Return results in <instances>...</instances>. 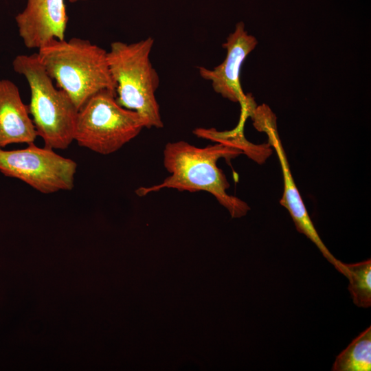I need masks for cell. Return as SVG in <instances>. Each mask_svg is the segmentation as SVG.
<instances>
[{
  "mask_svg": "<svg viewBox=\"0 0 371 371\" xmlns=\"http://www.w3.org/2000/svg\"><path fill=\"white\" fill-rule=\"evenodd\" d=\"M241 153L240 149L223 142L205 148L184 141L168 142L164 150V166L170 175L158 185L139 188L136 193L143 196L164 188L205 191L212 194L232 218H240L250 208L243 201L227 193L229 183L217 161L221 158H235Z\"/></svg>",
  "mask_w": 371,
  "mask_h": 371,
  "instance_id": "1",
  "label": "cell"
},
{
  "mask_svg": "<svg viewBox=\"0 0 371 371\" xmlns=\"http://www.w3.org/2000/svg\"><path fill=\"white\" fill-rule=\"evenodd\" d=\"M36 54L49 76L78 110L96 93L105 89L115 91L107 52L89 40H53L38 49Z\"/></svg>",
  "mask_w": 371,
  "mask_h": 371,
  "instance_id": "2",
  "label": "cell"
},
{
  "mask_svg": "<svg viewBox=\"0 0 371 371\" xmlns=\"http://www.w3.org/2000/svg\"><path fill=\"white\" fill-rule=\"evenodd\" d=\"M153 44L151 36L132 43L114 41L107 52V60L117 102L136 112L144 128H160L164 124L155 98L159 77L150 60Z\"/></svg>",
  "mask_w": 371,
  "mask_h": 371,
  "instance_id": "3",
  "label": "cell"
},
{
  "mask_svg": "<svg viewBox=\"0 0 371 371\" xmlns=\"http://www.w3.org/2000/svg\"><path fill=\"white\" fill-rule=\"evenodd\" d=\"M12 65L29 85V113L45 146L54 150L68 148L74 141L78 111L70 97L54 86L36 54L18 55Z\"/></svg>",
  "mask_w": 371,
  "mask_h": 371,
  "instance_id": "4",
  "label": "cell"
},
{
  "mask_svg": "<svg viewBox=\"0 0 371 371\" xmlns=\"http://www.w3.org/2000/svg\"><path fill=\"white\" fill-rule=\"evenodd\" d=\"M115 91L105 89L92 95L78 111L74 140L101 155L116 152L144 128L140 116L121 106Z\"/></svg>",
  "mask_w": 371,
  "mask_h": 371,
  "instance_id": "5",
  "label": "cell"
},
{
  "mask_svg": "<svg viewBox=\"0 0 371 371\" xmlns=\"http://www.w3.org/2000/svg\"><path fill=\"white\" fill-rule=\"evenodd\" d=\"M23 149L0 148V172L18 179L43 194L71 190L74 186L77 164L34 143Z\"/></svg>",
  "mask_w": 371,
  "mask_h": 371,
  "instance_id": "6",
  "label": "cell"
},
{
  "mask_svg": "<svg viewBox=\"0 0 371 371\" xmlns=\"http://www.w3.org/2000/svg\"><path fill=\"white\" fill-rule=\"evenodd\" d=\"M251 117L254 120V126L258 131H263L267 134L269 144L275 148L280 161L284 179V192L280 200V204L288 210L297 232L303 234L311 240L323 256L339 272L344 275L346 272L344 263L335 258L323 243L295 184L286 155L276 130L274 115L267 106H260L255 109Z\"/></svg>",
  "mask_w": 371,
  "mask_h": 371,
  "instance_id": "7",
  "label": "cell"
},
{
  "mask_svg": "<svg viewBox=\"0 0 371 371\" xmlns=\"http://www.w3.org/2000/svg\"><path fill=\"white\" fill-rule=\"evenodd\" d=\"M258 43L256 38L247 33L245 25L240 22L234 31L227 38L223 47L227 50L224 61L213 68L199 67L201 78L211 82L214 91L233 102L241 106L240 122H244L256 108L251 97L245 95L240 82L241 66Z\"/></svg>",
  "mask_w": 371,
  "mask_h": 371,
  "instance_id": "8",
  "label": "cell"
},
{
  "mask_svg": "<svg viewBox=\"0 0 371 371\" xmlns=\"http://www.w3.org/2000/svg\"><path fill=\"white\" fill-rule=\"evenodd\" d=\"M15 21L28 49H38L53 40H64L68 22L65 0H27Z\"/></svg>",
  "mask_w": 371,
  "mask_h": 371,
  "instance_id": "9",
  "label": "cell"
},
{
  "mask_svg": "<svg viewBox=\"0 0 371 371\" xmlns=\"http://www.w3.org/2000/svg\"><path fill=\"white\" fill-rule=\"evenodd\" d=\"M38 134L28 106L17 86L8 79L0 80V148L12 144L34 143Z\"/></svg>",
  "mask_w": 371,
  "mask_h": 371,
  "instance_id": "10",
  "label": "cell"
},
{
  "mask_svg": "<svg viewBox=\"0 0 371 371\" xmlns=\"http://www.w3.org/2000/svg\"><path fill=\"white\" fill-rule=\"evenodd\" d=\"M332 370H371V326L361 333L337 356Z\"/></svg>",
  "mask_w": 371,
  "mask_h": 371,
  "instance_id": "11",
  "label": "cell"
},
{
  "mask_svg": "<svg viewBox=\"0 0 371 371\" xmlns=\"http://www.w3.org/2000/svg\"><path fill=\"white\" fill-rule=\"evenodd\" d=\"M346 276L349 280L348 289L353 303L359 308L371 306V260L346 264Z\"/></svg>",
  "mask_w": 371,
  "mask_h": 371,
  "instance_id": "12",
  "label": "cell"
},
{
  "mask_svg": "<svg viewBox=\"0 0 371 371\" xmlns=\"http://www.w3.org/2000/svg\"><path fill=\"white\" fill-rule=\"evenodd\" d=\"M71 3H75V2H78V1H87V0H69Z\"/></svg>",
  "mask_w": 371,
  "mask_h": 371,
  "instance_id": "13",
  "label": "cell"
}]
</instances>
